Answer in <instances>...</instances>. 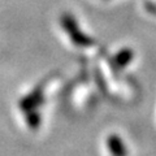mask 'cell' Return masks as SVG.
Segmentation results:
<instances>
[{
    "instance_id": "6da1fadb",
    "label": "cell",
    "mask_w": 156,
    "mask_h": 156,
    "mask_svg": "<svg viewBox=\"0 0 156 156\" xmlns=\"http://www.w3.org/2000/svg\"><path fill=\"white\" fill-rule=\"evenodd\" d=\"M26 121L31 129H35V128H38L39 122H41V117H39L35 112H29L26 115Z\"/></svg>"
}]
</instances>
